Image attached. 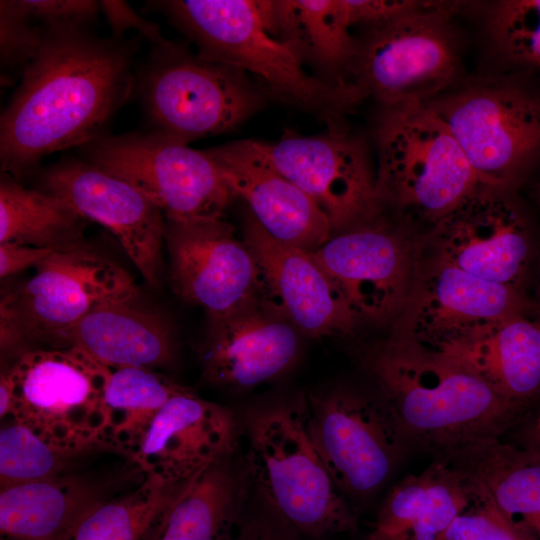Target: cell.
<instances>
[{
  "label": "cell",
  "instance_id": "ee69618b",
  "mask_svg": "<svg viewBox=\"0 0 540 540\" xmlns=\"http://www.w3.org/2000/svg\"><path fill=\"white\" fill-rule=\"evenodd\" d=\"M537 196H538V198L540 200V182H539L538 187H537Z\"/></svg>",
  "mask_w": 540,
  "mask_h": 540
},
{
  "label": "cell",
  "instance_id": "5b68a950",
  "mask_svg": "<svg viewBox=\"0 0 540 540\" xmlns=\"http://www.w3.org/2000/svg\"><path fill=\"white\" fill-rule=\"evenodd\" d=\"M375 136L381 204L433 226L481 185L460 144L426 102L383 106Z\"/></svg>",
  "mask_w": 540,
  "mask_h": 540
},
{
  "label": "cell",
  "instance_id": "6da1fadb",
  "mask_svg": "<svg viewBox=\"0 0 540 540\" xmlns=\"http://www.w3.org/2000/svg\"><path fill=\"white\" fill-rule=\"evenodd\" d=\"M133 44L88 28L45 29L0 120L2 174L20 178L51 153L101 136L134 85Z\"/></svg>",
  "mask_w": 540,
  "mask_h": 540
},
{
  "label": "cell",
  "instance_id": "5bb4252c",
  "mask_svg": "<svg viewBox=\"0 0 540 540\" xmlns=\"http://www.w3.org/2000/svg\"><path fill=\"white\" fill-rule=\"evenodd\" d=\"M430 239L439 258L525 292L537 246L524 212L505 190L478 186L432 226Z\"/></svg>",
  "mask_w": 540,
  "mask_h": 540
},
{
  "label": "cell",
  "instance_id": "8992f818",
  "mask_svg": "<svg viewBox=\"0 0 540 540\" xmlns=\"http://www.w3.org/2000/svg\"><path fill=\"white\" fill-rule=\"evenodd\" d=\"M141 81L154 131L184 143L237 128L269 97L249 74L166 40L152 45Z\"/></svg>",
  "mask_w": 540,
  "mask_h": 540
},
{
  "label": "cell",
  "instance_id": "d6a6232c",
  "mask_svg": "<svg viewBox=\"0 0 540 540\" xmlns=\"http://www.w3.org/2000/svg\"><path fill=\"white\" fill-rule=\"evenodd\" d=\"M45 28L35 24L20 8L17 0L0 2L1 80L6 83L24 72L37 54Z\"/></svg>",
  "mask_w": 540,
  "mask_h": 540
},
{
  "label": "cell",
  "instance_id": "603a6c76",
  "mask_svg": "<svg viewBox=\"0 0 540 540\" xmlns=\"http://www.w3.org/2000/svg\"><path fill=\"white\" fill-rule=\"evenodd\" d=\"M86 353L100 364L123 367L165 365L174 358L171 324L134 301L101 306L55 342Z\"/></svg>",
  "mask_w": 540,
  "mask_h": 540
},
{
  "label": "cell",
  "instance_id": "f546056e",
  "mask_svg": "<svg viewBox=\"0 0 540 540\" xmlns=\"http://www.w3.org/2000/svg\"><path fill=\"white\" fill-rule=\"evenodd\" d=\"M158 487L148 496L101 502L60 540H148L164 512L182 492Z\"/></svg>",
  "mask_w": 540,
  "mask_h": 540
},
{
  "label": "cell",
  "instance_id": "52a82bcc",
  "mask_svg": "<svg viewBox=\"0 0 540 540\" xmlns=\"http://www.w3.org/2000/svg\"><path fill=\"white\" fill-rule=\"evenodd\" d=\"M35 267L1 300L2 347L55 343L95 309L138 297L128 271L84 242L54 250Z\"/></svg>",
  "mask_w": 540,
  "mask_h": 540
},
{
  "label": "cell",
  "instance_id": "60d3db41",
  "mask_svg": "<svg viewBox=\"0 0 540 540\" xmlns=\"http://www.w3.org/2000/svg\"><path fill=\"white\" fill-rule=\"evenodd\" d=\"M54 250L17 244H0V276L8 277L30 266H37Z\"/></svg>",
  "mask_w": 540,
  "mask_h": 540
},
{
  "label": "cell",
  "instance_id": "7bdbcfd3",
  "mask_svg": "<svg viewBox=\"0 0 540 540\" xmlns=\"http://www.w3.org/2000/svg\"><path fill=\"white\" fill-rule=\"evenodd\" d=\"M525 526L531 529L540 538V515L529 519Z\"/></svg>",
  "mask_w": 540,
  "mask_h": 540
},
{
  "label": "cell",
  "instance_id": "4316f807",
  "mask_svg": "<svg viewBox=\"0 0 540 540\" xmlns=\"http://www.w3.org/2000/svg\"><path fill=\"white\" fill-rule=\"evenodd\" d=\"M101 503L89 487L49 479L3 487L0 529L9 540H60Z\"/></svg>",
  "mask_w": 540,
  "mask_h": 540
},
{
  "label": "cell",
  "instance_id": "277c9868",
  "mask_svg": "<svg viewBox=\"0 0 540 540\" xmlns=\"http://www.w3.org/2000/svg\"><path fill=\"white\" fill-rule=\"evenodd\" d=\"M247 431L244 464L271 512L310 540L356 530L355 509L321 459L301 405L264 408Z\"/></svg>",
  "mask_w": 540,
  "mask_h": 540
},
{
  "label": "cell",
  "instance_id": "1f68e13d",
  "mask_svg": "<svg viewBox=\"0 0 540 540\" xmlns=\"http://www.w3.org/2000/svg\"><path fill=\"white\" fill-rule=\"evenodd\" d=\"M58 453L28 428L15 425L0 433L2 486L49 479L63 466Z\"/></svg>",
  "mask_w": 540,
  "mask_h": 540
},
{
  "label": "cell",
  "instance_id": "8d00e7d4",
  "mask_svg": "<svg viewBox=\"0 0 540 540\" xmlns=\"http://www.w3.org/2000/svg\"><path fill=\"white\" fill-rule=\"evenodd\" d=\"M23 12L42 28H88L100 4L91 0H17Z\"/></svg>",
  "mask_w": 540,
  "mask_h": 540
},
{
  "label": "cell",
  "instance_id": "30bf717a",
  "mask_svg": "<svg viewBox=\"0 0 540 540\" xmlns=\"http://www.w3.org/2000/svg\"><path fill=\"white\" fill-rule=\"evenodd\" d=\"M300 405L321 459L350 502L378 491L411 448L377 392L333 387L310 392Z\"/></svg>",
  "mask_w": 540,
  "mask_h": 540
},
{
  "label": "cell",
  "instance_id": "ba28073f",
  "mask_svg": "<svg viewBox=\"0 0 540 540\" xmlns=\"http://www.w3.org/2000/svg\"><path fill=\"white\" fill-rule=\"evenodd\" d=\"M348 73L382 106L424 99L445 89L458 70V49L449 10L442 4L414 7L365 27Z\"/></svg>",
  "mask_w": 540,
  "mask_h": 540
},
{
  "label": "cell",
  "instance_id": "f35d334b",
  "mask_svg": "<svg viewBox=\"0 0 540 540\" xmlns=\"http://www.w3.org/2000/svg\"><path fill=\"white\" fill-rule=\"evenodd\" d=\"M351 26L361 24L365 27L402 13L419 1L410 0H344Z\"/></svg>",
  "mask_w": 540,
  "mask_h": 540
},
{
  "label": "cell",
  "instance_id": "484cf974",
  "mask_svg": "<svg viewBox=\"0 0 540 540\" xmlns=\"http://www.w3.org/2000/svg\"><path fill=\"white\" fill-rule=\"evenodd\" d=\"M472 500L459 474L436 459L392 488L367 540H438Z\"/></svg>",
  "mask_w": 540,
  "mask_h": 540
},
{
  "label": "cell",
  "instance_id": "e0dca14e",
  "mask_svg": "<svg viewBox=\"0 0 540 540\" xmlns=\"http://www.w3.org/2000/svg\"><path fill=\"white\" fill-rule=\"evenodd\" d=\"M42 192L69 202L108 229L151 285L158 284L165 222L161 209L129 182L95 165L64 160L43 171Z\"/></svg>",
  "mask_w": 540,
  "mask_h": 540
},
{
  "label": "cell",
  "instance_id": "9a60e30c",
  "mask_svg": "<svg viewBox=\"0 0 540 540\" xmlns=\"http://www.w3.org/2000/svg\"><path fill=\"white\" fill-rule=\"evenodd\" d=\"M309 253L358 320H396L409 294L415 261L408 239L381 212L331 235Z\"/></svg>",
  "mask_w": 540,
  "mask_h": 540
},
{
  "label": "cell",
  "instance_id": "83f0119b",
  "mask_svg": "<svg viewBox=\"0 0 540 540\" xmlns=\"http://www.w3.org/2000/svg\"><path fill=\"white\" fill-rule=\"evenodd\" d=\"M106 366L76 348L27 353L10 373L21 399L38 409L64 411L104 391Z\"/></svg>",
  "mask_w": 540,
  "mask_h": 540
},
{
  "label": "cell",
  "instance_id": "f1b7e54d",
  "mask_svg": "<svg viewBox=\"0 0 540 540\" xmlns=\"http://www.w3.org/2000/svg\"><path fill=\"white\" fill-rule=\"evenodd\" d=\"M85 218L66 200L27 189L2 174L0 182V244L58 250L79 244Z\"/></svg>",
  "mask_w": 540,
  "mask_h": 540
},
{
  "label": "cell",
  "instance_id": "2e32d148",
  "mask_svg": "<svg viewBox=\"0 0 540 540\" xmlns=\"http://www.w3.org/2000/svg\"><path fill=\"white\" fill-rule=\"evenodd\" d=\"M164 237L173 291L200 306L209 318L230 314L262 297L255 258L223 219L167 220Z\"/></svg>",
  "mask_w": 540,
  "mask_h": 540
},
{
  "label": "cell",
  "instance_id": "d590c367",
  "mask_svg": "<svg viewBox=\"0 0 540 540\" xmlns=\"http://www.w3.org/2000/svg\"><path fill=\"white\" fill-rule=\"evenodd\" d=\"M438 540H527L520 529L488 503L472 500Z\"/></svg>",
  "mask_w": 540,
  "mask_h": 540
},
{
  "label": "cell",
  "instance_id": "b9f144b4",
  "mask_svg": "<svg viewBox=\"0 0 540 540\" xmlns=\"http://www.w3.org/2000/svg\"><path fill=\"white\" fill-rule=\"evenodd\" d=\"M519 438L520 446L540 452V409L525 419Z\"/></svg>",
  "mask_w": 540,
  "mask_h": 540
},
{
  "label": "cell",
  "instance_id": "74e56055",
  "mask_svg": "<svg viewBox=\"0 0 540 540\" xmlns=\"http://www.w3.org/2000/svg\"><path fill=\"white\" fill-rule=\"evenodd\" d=\"M99 4L112 29L113 37L120 38L126 31L134 29L146 37L152 45L161 44L167 40L162 36L157 23L148 21L137 14L126 2L103 0Z\"/></svg>",
  "mask_w": 540,
  "mask_h": 540
},
{
  "label": "cell",
  "instance_id": "4fadbf2b",
  "mask_svg": "<svg viewBox=\"0 0 540 540\" xmlns=\"http://www.w3.org/2000/svg\"><path fill=\"white\" fill-rule=\"evenodd\" d=\"M539 310L525 292L477 277L432 254L414 269L390 337L438 350L485 324Z\"/></svg>",
  "mask_w": 540,
  "mask_h": 540
},
{
  "label": "cell",
  "instance_id": "d6986e66",
  "mask_svg": "<svg viewBox=\"0 0 540 540\" xmlns=\"http://www.w3.org/2000/svg\"><path fill=\"white\" fill-rule=\"evenodd\" d=\"M299 331L262 297L209 318L203 372L213 385L246 391L286 371L299 352Z\"/></svg>",
  "mask_w": 540,
  "mask_h": 540
},
{
  "label": "cell",
  "instance_id": "44dd1931",
  "mask_svg": "<svg viewBox=\"0 0 540 540\" xmlns=\"http://www.w3.org/2000/svg\"><path fill=\"white\" fill-rule=\"evenodd\" d=\"M434 351L471 368L521 415L540 398V310L485 324Z\"/></svg>",
  "mask_w": 540,
  "mask_h": 540
},
{
  "label": "cell",
  "instance_id": "f6af8a7d",
  "mask_svg": "<svg viewBox=\"0 0 540 540\" xmlns=\"http://www.w3.org/2000/svg\"><path fill=\"white\" fill-rule=\"evenodd\" d=\"M539 307H540V305H539Z\"/></svg>",
  "mask_w": 540,
  "mask_h": 540
},
{
  "label": "cell",
  "instance_id": "ac0fdd59",
  "mask_svg": "<svg viewBox=\"0 0 540 540\" xmlns=\"http://www.w3.org/2000/svg\"><path fill=\"white\" fill-rule=\"evenodd\" d=\"M243 240L259 269L262 298L300 333L317 338L354 330L358 318L309 252L273 238L252 215Z\"/></svg>",
  "mask_w": 540,
  "mask_h": 540
},
{
  "label": "cell",
  "instance_id": "3957f363",
  "mask_svg": "<svg viewBox=\"0 0 540 540\" xmlns=\"http://www.w3.org/2000/svg\"><path fill=\"white\" fill-rule=\"evenodd\" d=\"M198 48L204 59L240 68L261 80L269 97L326 122L343 116L365 97L352 83L330 84L309 75L298 55L265 27L256 0L152 2Z\"/></svg>",
  "mask_w": 540,
  "mask_h": 540
},
{
  "label": "cell",
  "instance_id": "ffe728a7",
  "mask_svg": "<svg viewBox=\"0 0 540 540\" xmlns=\"http://www.w3.org/2000/svg\"><path fill=\"white\" fill-rule=\"evenodd\" d=\"M218 164L234 196L273 238L313 252L332 235L330 220L305 192L236 141L205 150Z\"/></svg>",
  "mask_w": 540,
  "mask_h": 540
},
{
  "label": "cell",
  "instance_id": "7c38bea8",
  "mask_svg": "<svg viewBox=\"0 0 540 540\" xmlns=\"http://www.w3.org/2000/svg\"><path fill=\"white\" fill-rule=\"evenodd\" d=\"M242 141L322 208L332 235L381 212L367 146L343 123L314 136L290 133L274 142Z\"/></svg>",
  "mask_w": 540,
  "mask_h": 540
},
{
  "label": "cell",
  "instance_id": "ab89813d",
  "mask_svg": "<svg viewBox=\"0 0 540 540\" xmlns=\"http://www.w3.org/2000/svg\"><path fill=\"white\" fill-rule=\"evenodd\" d=\"M296 534L285 522L269 510V514L243 516L233 540H294Z\"/></svg>",
  "mask_w": 540,
  "mask_h": 540
},
{
  "label": "cell",
  "instance_id": "cb8c5ba5",
  "mask_svg": "<svg viewBox=\"0 0 540 540\" xmlns=\"http://www.w3.org/2000/svg\"><path fill=\"white\" fill-rule=\"evenodd\" d=\"M249 481L232 454L214 461L184 487L148 540H233Z\"/></svg>",
  "mask_w": 540,
  "mask_h": 540
},
{
  "label": "cell",
  "instance_id": "836d02e7",
  "mask_svg": "<svg viewBox=\"0 0 540 540\" xmlns=\"http://www.w3.org/2000/svg\"><path fill=\"white\" fill-rule=\"evenodd\" d=\"M180 390L147 368L123 367L110 374L103 398L113 408L158 410Z\"/></svg>",
  "mask_w": 540,
  "mask_h": 540
},
{
  "label": "cell",
  "instance_id": "e575fe53",
  "mask_svg": "<svg viewBox=\"0 0 540 540\" xmlns=\"http://www.w3.org/2000/svg\"><path fill=\"white\" fill-rule=\"evenodd\" d=\"M213 406L184 389L180 390L157 410L144 439L143 452L150 455L164 451L178 431L203 418Z\"/></svg>",
  "mask_w": 540,
  "mask_h": 540
},
{
  "label": "cell",
  "instance_id": "7402d4cb",
  "mask_svg": "<svg viewBox=\"0 0 540 540\" xmlns=\"http://www.w3.org/2000/svg\"><path fill=\"white\" fill-rule=\"evenodd\" d=\"M436 459L459 474L474 499L490 504L515 526L517 517L525 525L540 515V452L487 436Z\"/></svg>",
  "mask_w": 540,
  "mask_h": 540
},
{
  "label": "cell",
  "instance_id": "8fae6325",
  "mask_svg": "<svg viewBox=\"0 0 540 540\" xmlns=\"http://www.w3.org/2000/svg\"><path fill=\"white\" fill-rule=\"evenodd\" d=\"M483 186L508 189L540 152V96L518 84H476L426 102Z\"/></svg>",
  "mask_w": 540,
  "mask_h": 540
},
{
  "label": "cell",
  "instance_id": "7a4b0ae2",
  "mask_svg": "<svg viewBox=\"0 0 540 540\" xmlns=\"http://www.w3.org/2000/svg\"><path fill=\"white\" fill-rule=\"evenodd\" d=\"M365 370L411 447L441 454L500 437L521 414L457 359L389 337L366 349Z\"/></svg>",
  "mask_w": 540,
  "mask_h": 540
},
{
  "label": "cell",
  "instance_id": "4dcf8cb0",
  "mask_svg": "<svg viewBox=\"0 0 540 540\" xmlns=\"http://www.w3.org/2000/svg\"><path fill=\"white\" fill-rule=\"evenodd\" d=\"M489 27L501 54L527 67H540V0H508L498 3Z\"/></svg>",
  "mask_w": 540,
  "mask_h": 540
},
{
  "label": "cell",
  "instance_id": "d4e9b609",
  "mask_svg": "<svg viewBox=\"0 0 540 540\" xmlns=\"http://www.w3.org/2000/svg\"><path fill=\"white\" fill-rule=\"evenodd\" d=\"M267 30L330 84L347 83L357 40L344 0H257Z\"/></svg>",
  "mask_w": 540,
  "mask_h": 540
},
{
  "label": "cell",
  "instance_id": "9c48e42d",
  "mask_svg": "<svg viewBox=\"0 0 540 540\" xmlns=\"http://www.w3.org/2000/svg\"><path fill=\"white\" fill-rule=\"evenodd\" d=\"M80 148L87 162L140 190L166 220L222 219L234 196L205 150L157 131L105 134Z\"/></svg>",
  "mask_w": 540,
  "mask_h": 540
}]
</instances>
